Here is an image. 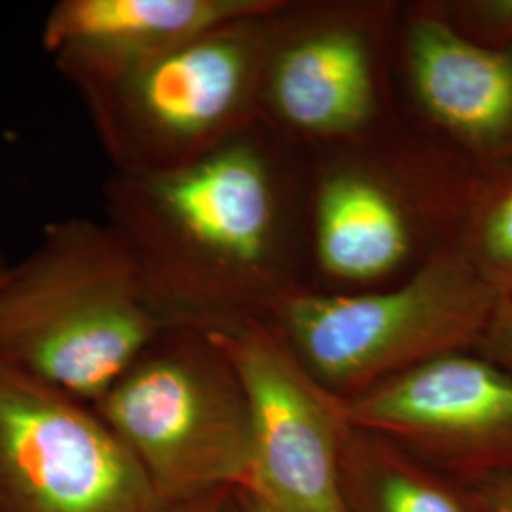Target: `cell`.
<instances>
[{
    "label": "cell",
    "mask_w": 512,
    "mask_h": 512,
    "mask_svg": "<svg viewBox=\"0 0 512 512\" xmlns=\"http://www.w3.org/2000/svg\"><path fill=\"white\" fill-rule=\"evenodd\" d=\"M103 209L167 327L262 319L291 289L279 188L255 128L175 169L112 173Z\"/></svg>",
    "instance_id": "obj_1"
},
{
    "label": "cell",
    "mask_w": 512,
    "mask_h": 512,
    "mask_svg": "<svg viewBox=\"0 0 512 512\" xmlns=\"http://www.w3.org/2000/svg\"><path fill=\"white\" fill-rule=\"evenodd\" d=\"M164 329L105 219L46 224L0 281V363L92 406Z\"/></svg>",
    "instance_id": "obj_2"
},
{
    "label": "cell",
    "mask_w": 512,
    "mask_h": 512,
    "mask_svg": "<svg viewBox=\"0 0 512 512\" xmlns=\"http://www.w3.org/2000/svg\"><path fill=\"white\" fill-rule=\"evenodd\" d=\"M272 16L238 19L73 82L112 173L175 169L255 128Z\"/></svg>",
    "instance_id": "obj_3"
},
{
    "label": "cell",
    "mask_w": 512,
    "mask_h": 512,
    "mask_svg": "<svg viewBox=\"0 0 512 512\" xmlns=\"http://www.w3.org/2000/svg\"><path fill=\"white\" fill-rule=\"evenodd\" d=\"M499 300L452 247L389 289L325 294L291 287L262 319L329 393L351 399L440 355L475 351Z\"/></svg>",
    "instance_id": "obj_4"
},
{
    "label": "cell",
    "mask_w": 512,
    "mask_h": 512,
    "mask_svg": "<svg viewBox=\"0 0 512 512\" xmlns=\"http://www.w3.org/2000/svg\"><path fill=\"white\" fill-rule=\"evenodd\" d=\"M165 507L247 492L255 450L238 374L205 330L167 327L93 404Z\"/></svg>",
    "instance_id": "obj_5"
},
{
    "label": "cell",
    "mask_w": 512,
    "mask_h": 512,
    "mask_svg": "<svg viewBox=\"0 0 512 512\" xmlns=\"http://www.w3.org/2000/svg\"><path fill=\"white\" fill-rule=\"evenodd\" d=\"M92 404L0 363V512H164Z\"/></svg>",
    "instance_id": "obj_6"
},
{
    "label": "cell",
    "mask_w": 512,
    "mask_h": 512,
    "mask_svg": "<svg viewBox=\"0 0 512 512\" xmlns=\"http://www.w3.org/2000/svg\"><path fill=\"white\" fill-rule=\"evenodd\" d=\"M245 391L255 469L247 494L275 512H348L344 454L353 425L264 319L205 330Z\"/></svg>",
    "instance_id": "obj_7"
},
{
    "label": "cell",
    "mask_w": 512,
    "mask_h": 512,
    "mask_svg": "<svg viewBox=\"0 0 512 512\" xmlns=\"http://www.w3.org/2000/svg\"><path fill=\"white\" fill-rule=\"evenodd\" d=\"M342 401L353 427L463 484L512 473V374L476 351L440 355Z\"/></svg>",
    "instance_id": "obj_8"
},
{
    "label": "cell",
    "mask_w": 512,
    "mask_h": 512,
    "mask_svg": "<svg viewBox=\"0 0 512 512\" xmlns=\"http://www.w3.org/2000/svg\"><path fill=\"white\" fill-rule=\"evenodd\" d=\"M262 103L296 133L348 139L378 114L376 48L366 25L327 18L270 38Z\"/></svg>",
    "instance_id": "obj_9"
},
{
    "label": "cell",
    "mask_w": 512,
    "mask_h": 512,
    "mask_svg": "<svg viewBox=\"0 0 512 512\" xmlns=\"http://www.w3.org/2000/svg\"><path fill=\"white\" fill-rule=\"evenodd\" d=\"M277 0H59L42 46L69 82L116 73L220 25L272 16Z\"/></svg>",
    "instance_id": "obj_10"
},
{
    "label": "cell",
    "mask_w": 512,
    "mask_h": 512,
    "mask_svg": "<svg viewBox=\"0 0 512 512\" xmlns=\"http://www.w3.org/2000/svg\"><path fill=\"white\" fill-rule=\"evenodd\" d=\"M406 69L425 114L484 167L512 158V52L461 35L440 10L408 23Z\"/></svg>",
    "instance_id": "obj_11"
},
{
    "label": "cell",
    "mask_w": 512,
    "mask_h": 512,
    "mask_svg": "<svg viewBox=\"0 0 512 512\" xmlns=\"http://www.w3.org/2000/svg\"><path fill=\"white\" fill-rule=\"evenodd\" d=\"M418 222L397 184L365 165H340L315 190L313 245L325 274L365 285L401 272Z\"/></svg>",
    "instance_id": "obj_12"
},
{
    "label": "cell",
    "mask_w": 512,
    "mask_h": 512,
    "mask_svg": "<svg viewBox=\"0 0 512 512\" xmlns=\"http://www.w3.org/2000/svg\"><path fill=\"white\" fill-rule=\"evenodd\" d=\"M344 499L348 512H488L473 486L357 427L344 454Z\"/></svg>",
    "instance_id": "obj_13"
},
{
    "label": "cell",
    "mask_w": 512,
    "mask_h": 512,
    "mask_svg": "<svg viewBox=\"0 0 512 512\" xmlns=\"http://www.w3.org/2000/svg\"><path fill=\"white\" fill-rule=\"evenodd\" d=\"M454 247L497 293L512 294V158L471 179Z\"/></svg>",
    "instance_id": "obj_14"
},
{
    "label": "cell",
    "mask_w": 512,
    "mask_h": 512,
    "mask_svg": "<svg viewBox=\"0 0 512 512\" xmlns=\"http://www.w3.org/2000/svg\"><path fill=\"white\" fill-rule=\"evenodd\" d=\"M442 8L461 35L494 50L512 46V0H467Z\"/></svg>",
    "instance_id": "obj_15"
},
{
    "label": "cell",
    "mask_w": 512,
    "mask_h": 512,
    "mask_svg": "<svg viewBox=\"0 0 512 512\" xmlns=\"http://www.w3.org/2000/svg\"><path fill=\"white\" fill-rule=\"evenodd\" d=\"M475 351L512 374V294L501 296Z\"/></svg>",
    "instance_id": "obj_16"
},
{
    "label": "cell",
    "mask_w": 512,
    "mask_h": 512,
    "mask_svg": "<svg viewBox=\"0 0 512 512\" xmlns=\"http://www.w3.org/2000/svg\"><path fill=\"white\" fill-rule=\"evenodd\" d=\"M488 512H512V473L495 476L473 486Z\"/></svg>",
    "instance_id": "obj_17"
},
{
    "label": "cell",
    "mask_w": 512,
    "mask_h": 512,
    "mask_svg": "<svg viewBox=\"0 0 512 512\" xmlns=\"http://www.w3.org/2000/svg\"><path fill=\"white\" fill-rule=\"evenodd\" d=\"M164 512H238L236 492L222 490L215 494L203 495L186 503L171 505Z\"/></svg>",
    "instance_id": "obj_18"
},
{
    "label": "cell",
    "mask_w": 512,
    "mask_h": 512,
    "mask_svg": "<svg viewBox=\"0 0 512 512\" xmlns=\"http://www.w3.org/2000/svg\"><path fill=\"white\" fill-rule=\"evenodd\" d=\"M236 503H238V512H275L258 497L247 492H236Z\"/></svg>",
    "instance_id": "obj_19"
},
{
    "label": "cell",
    "mask_w": 512,
    "mask_h": 512,
    "mask_svg": "<svg viewBox=\"0 0 512 512\" xmlns=\"http://www.w3.org/2000/svg\"><path fill=\"white\" fill-rule=\"evenodd\" d=\"M8 262L2 258V255H0V281H2V277H4V274H6V270H8Z\"/></svg>",
    "instance_id": "obj_20"
}]
</instances>
